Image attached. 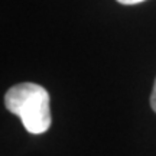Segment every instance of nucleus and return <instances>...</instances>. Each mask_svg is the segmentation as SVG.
<instances>
[{
	"instance_id": "2",
	"label": "nucleus",
	"mask_w": 156,
	"mask_h": 156,
	"mask_svg": "<svg viewBox=\"0 0 156 156\" xmlns=\"http://www.w3.org/2000/svg\"><path fill=\"white\" fill-rule=\"evenodd\" d=\"M151 106L153 108V112L156 113V80H155V85H153V91L151 95Z\"/></svg>"
},
{
	"instance_id": "3",
	"label": "nucleus",
	"mask_w": 156,
	"mask_h": 156,
	"mask_svg": "<svg viewBox=\"0 0 156 156\" xmlns=\"http://www.w3.org/2000/svg\"><path fill=\"white\" fill-rule=\"evenodd\" d=\"M117 2L122 3V5H137V3H142L145 0H117Z\"/></svg>"
},
{
	"instance_id": "1",
	"label": "nucleus",
	"mask_w": 156,
	"mask_h": 156,
	"mask_svg": "<svg viewBox=\"0 0 156 156\" xmlns=\"http://www.w3.org/2000/svg\"><path fill=\"white\" fill-rule=\"evenodd\" d=\"M5 104L9 112L19 116L29 133L41 134L51 127L49 93L42 85L34 83L13 85L6 93Z\"/></svg>"
}]
</instances>
